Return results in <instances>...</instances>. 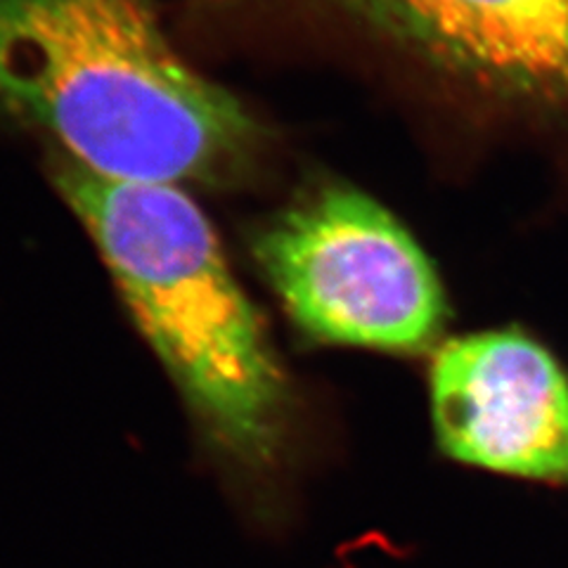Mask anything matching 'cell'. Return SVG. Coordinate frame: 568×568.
<instances>
[{
    "mask_svg": "<svg viewBox=\"0 0 568 568\" xmlns=\"http://www.w3.org/2000/svg\"><path fill=\"white\" fill-rule=\"evenodd\" d=\"M206 17L332 52L478 133H568V0H206Z\"/></svg>",
    "mask_w": 568,
    "mask_h": 568,
    "instance_id": "cell-3",
    "label": "cell"
},
{
    "mask_svg": "<svg viewBox=\"0 0 568 568\" xmlns=\"http://www.w3.org/2000/svg\"><path fill=\"white\" fill-rule=\"evenodd\" d=\"M52 175L166 369L211 469L240 503L271 500L301 403L221 242L178 185L102 178L58 154Z\"/></svg>",
    "mask_w": 568,
    "mask_h": 568,
    "instance_id": "cell-1",
    "label": "cell"
},
{
    "mask_svg": "<svg viewBox=\"0 0 568 568\" xmlns=\"http://www.w3.org/2000/svg\"><path fill=\"white\" fill-rule=\"evenodd\" d=\"M252 254L311 342L400 355L440 346L448 301L432 258L358 187L325 181L298 192L254 230Z\"/></svg>",
    "mask_w": 568,
    "mask_h": 568,
    "instance_id": "cell-4",
    "label": "cell"
},
{
    "mask_svg": "<svg viewBox=\"0 0 568 568\" xmlns=\"http://www.w3.org/2000/svg\"><path fill=\"white\" fill-rule=\"evenodd\" d=\"M432 417L448 457L497 474L568 484V377L519 332H478L436 348Z\"/></svg>",
    "mask_w": 568,
    "mask_h": 568,
    "instance_id": "cell-5",
    "label": "cell"
},
{
    "mask_svg": "<svg viewBox=\"0 0 568 568\" xmlns=\"http://www.w3.org/2000/svg\"><path fill=\"white\" fill-rule=\"evenodd\" d=\"M0 114L126 183L225 187L268 145L173 48L152 0H0Z\"/></svg>",
    "mask_w": 568,
    "mask_h": 568,
    "instance_id": "cell-2",
    "label": "cell"
}]
</instances>
